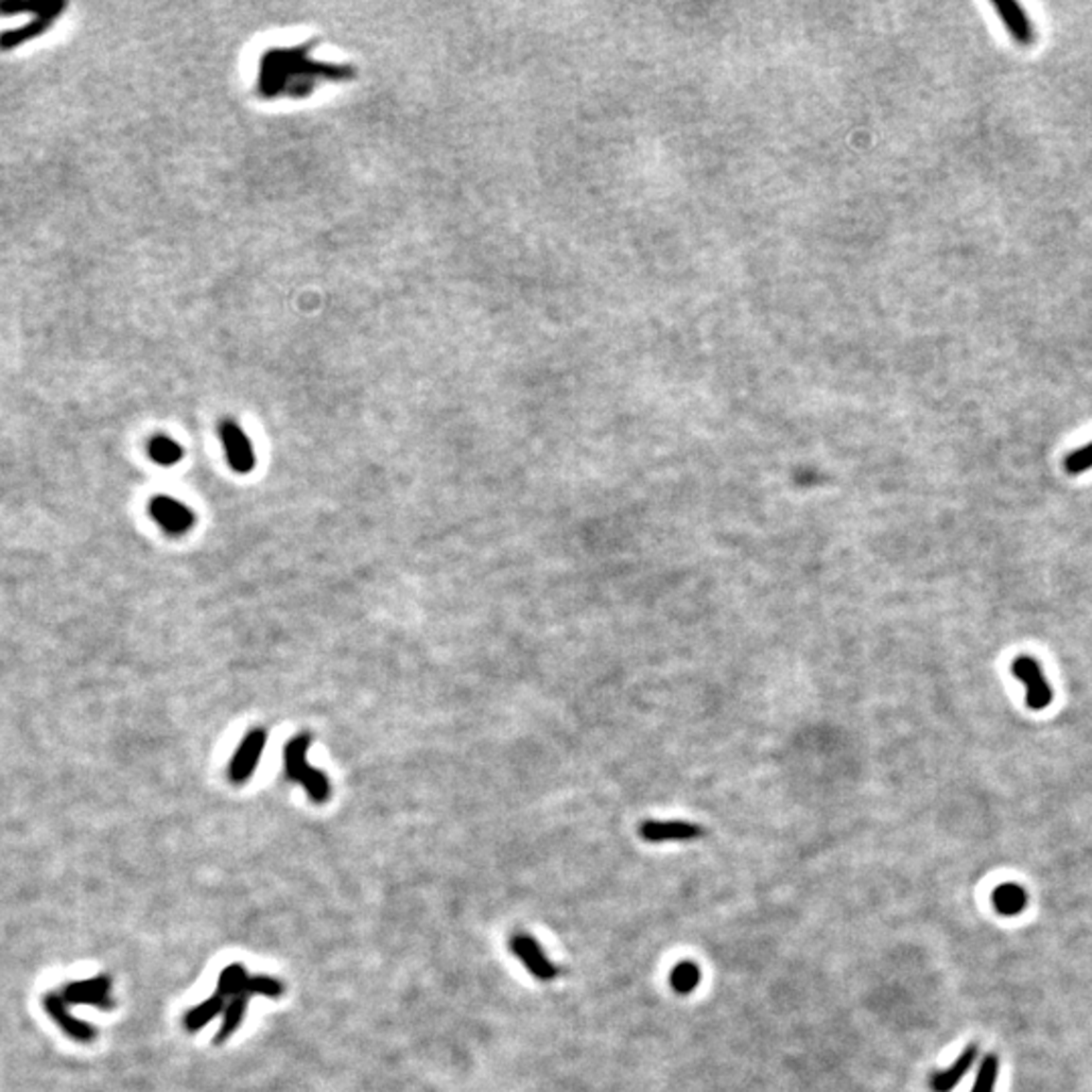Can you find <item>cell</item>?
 Listing matches in <instances>:
<instances>
[{
  "instance_id": "cell-1",
  "label": "cell",
  "mask_w": 1092,
  "mask_h": 1092,
  "mask_svg": "<svg viewBox=\"0 0 1092 1092\" xmlns=\"http://www.w3.org/2000/svg\"><path fill=\"white\" fill-rule=\"evenodd\" d=\"M355 76L353 67L314 61L310 57V47H289V49H269L261 57L259 63V92L273 99L280 94L298 95V78L302 97L312 94L320 79L344 81Z\"/></svg>"
},
{
  "instance_id": "cell-2",
  "label": "cell",
  "mask_w": 1092,
  "mask_h": 1092,
  "mask_svg": "<svg viewBox=\"0 0 1092 1092\" xmlns=\"http://www.w3.org/2000/svg\"><path fill=\"white\" fill-rule=\"evenodd\" d=\"M312 745L310 735H298L291 738L284 751V765L286 775L289 781L300 783L302 788L308 791L310 799L316 804H324L330 799V781L324 771L314 769L308 763V749Z\"/></svg>"
},
{
  "instance_id": "cell-3",
  "label": "cell",
  "mask_w": 1092,
  "mask_h": 1092,
  "mask_svg": "<svg viewBox=\"0 0 1092 1092\" xmlns=\"http://www.w3.org/2000/svg\"><path fill=\"white\" fill-rule=\"evenodd\" d=\"M1012 674L1024 684L1026 706L1033 712L1046 710L1054 701V692L1040 662L1031 655H1017L1012 662Z\"/></svg>"
},
{
  "instance_id": "cell-4",
  "label": "cell",
  "mask_w": 1092,
  "mask_h": 1092,
  "mask_svg": "<svg viewBox=\"0 0 1092 1092\" xmlns=\"http://www.w3.org/2000/svg\"><path fill=\"white\" fill-rule=\"evenodd\" d=\"M227 461L237 474H250L255 468V449L250 437L233 419H223L218 425Z\"/></svg>"
},
{
  "instance_id": "cell-5",
  "label": "cell",
  "mask_w": 1092,
  "mask_h": 1092,
  "mask_svg": "<svg viewBox=\"0 0 1092 1092\" xmlns=\"http://www.w3.org/2000/svg\"><path fill=\"white\" fill-rule=\"evenodd\" d=\"M510 949L538 981H552L559 978V967L545 955L543 946L536 943L534 937L527 933H516L510 939Z\"/></svg>"
},
{
  "instance_id": "cell-6",
  "label": "cell",
  "mask_w": 1092,
  "mask_h": 1092,
  "mask_svg": "<svg viewBox=\"0 0 1092 1092\" xmlns=\"http://www.w3.org/2000/svg\"><path fill=\"white\" fill-rule=\"evenodd\" d=\"M266 745H268V733L264 728H253L251 733L245 735L229 765V777L233 783H245L253 775Z\"/></svg>"
},
{
  "instance_id": "cell-7",
  "label": "cell",
  "mask_w": 1092,
  "mask_h": 1092,
  "mask_svg": "<svg viewBox=\"0 0 1092 1092\" xmlns=\"http://www.w3.org/2000/svg\"><path fill=\"white\" fill-rule=\"evenodd\" d=\"M65 10L63 3H57V5H47L37 10V17L33 21H28L26 25L19 26V28H10V31L0 33V49L9 51L23 45V43L33 41L41 35H45L47 28H51L57 21H60L61 12Z\"/></svg>"
},
{
  "instance_id": "cell-8",
  "label": "cell",
  "mask_w": 1092,
  "mask_h": 1092,
  "mask_svg": "<svg viewBox=\"0 0 1092 1092\" xmlns=\"http://www.w3.org/2000/svg\"><path fill=\"white\" fill-rule=\"evenodd\" d=\"M150 516L160 529L168 534H184L193 529V510L170 496H156L150 500Z\"/></svg>"
},
{
  "instance_id": "cell-9",
  "label": "cell",
  "mask_w": 1092,
  "mask_h": 1092,
  "mask_svg": "<svg viewBox=\"0 0 1092 1092\" xmlns=\"http://www.w3.org/2000/svg\"><path fill=\"white\" fill-rule=\"evenodd\" d=\"M639 836H642V840H646L650 843L692 841V840L706 836V829L702 825L692 823V822L648 820L639 825Z\"/></svg>"
},
{
  "instance_id": "cell-10",
  "label": "cell",
  "mask_w": 1092,
  "mask_h": 1092,
  "mask_svg": "<svg viewBox=\"0 0 1092 1092\" xmlns=\"http://www.w3.org/2000/svg\"><path fill=\"white\" fill-rule=\"evenodd\" d=\"M994 9L997 10L1003 26L1008 28V33L1012 35V39L1017 43V45L1030 47L1033 39H1036V33H1033V25L1026 14V10L1017 3H1014V0H1006V3H994Z\"/></svg>"
},
{
  "instance_id": "cell-11",
  "label": "cell",
  "mask_w": 1092,
  "mask_h": 1092,
  "mask_svg": "<svg viewBox=\"0 0 1092 1092\" xmlns=\"http://www.w3.org/2000/svg\"><path fill=\"white\" fill-rule=\"evenodd\" d=\"M975 1058H978V1048L975 1046L965 1048V1050L961 1052V1056L953 1062L949 1068L937 1070L933 1076H930L928 1079L930 1090L933 1092H951L961 1083V1079H963V1076L969 1072Z\"/></svg>"
},
{
  "instance_id": "cell-12",
  "label": "cell",
  "mask_w": 1092,
  "mask_h": 1092,
  "mask_svg": "<svg viewBox=\"0 0 1092 1092\" xmlns=\"http://www.w3.org/2000/svg\"><path fill=\"white\" fill-rule=\"evenodd\" d=\"M994 909L1003 916H1015L1028 905V893L1019 884L1006 882L999 884L992 894Z\"/></svg>"
},
{
  "instance_id": "cell-13",
  "label": "cell",
  "mask_w": 1092,
  "mask_h": 1092,
  "mask_svg": "<svg viewBox=\"0 0 1092 1092\" xmlns=\"http://www.w3.org/2000/svg\"><path fill=\"white\" fill-rule=\"evenodd\" d=\"M227 1008V999L218 994H213L209 999H205L199 1006H195L191 1012H186L184 1015V1028L188 1031H199L202 1026H207L211 1019H215L218 1014L225 1012Z\"/></svg>"
},
{
  "instance_id": "cell-14",
  "label": "cell",
  "mask_w": 1092,
  "mask_h": 1092,
  "mask_svg": "<svg viewBox=\"0 0 1092 1092\" xmlns=\"http://www.w3.org/2000/svg\"><path fill=\"white\" fill-rule=\"evenodd\" d=\"M148 454H150L152 461H156L158 465H174L182 459L184 451H182L181 443L174 442L172 437L156 435L148 443Z\"/></svg>"
},
{
  "instance_id": "cell-15",
  "label": "cell",
  "mask_w": 1092,
  "mask_h": 1092,
  "mask_svg": "<svg viewBox=\"0 0 1092 1092\" xmlns=\"http://www.w3.org/2000/svg\"><path fill=\"white\" fill-rule=\"evenodd\" d=\"M250 979V975H247V969L239 963H233L229 967L223 969L221 978L217 981V992L218 996H223L225 999H233L235 996L243 994V987Z\"/></svg>"
},
{
  "instance_id": "cell-16",
  "label": "cell",
  "mask_w": 1092,
  "mask_h": 1092,
  "mask_svg": "<svg viewBox=\"0 0 1092 1092\" xmlns=\"http://www.w3.org/2000/svg\"><path fill=\"white\" fill-rule=\"evenodd\" d=\"M701 983V969H698L696 963L692 961H682L678 963L672 973H669V985L676 994L680 996H688L692 994L694 989Z\"/></svg>"
},
{
  "instance_id": "cell-17",
  "label": "cell",
  "mask_w": 1092,
  "mask_h": 1092,
  "mask_svg": "<svg viewBox=\"0 0 1092 1092\" xmlns=\"http://www.w3.org/2000/svg\"><path fill=\"white\" fill-rule=\"evenodd\" d=\"M247 1001H250V996L241 994V996H235V997H233V999L227 1003V1008H225V1012H223V1014H225V1019H223L221 1028H218V1033H217V1038H215L217 1044H223V1042L231 1036V1033L241 1026V1019H243V1015H245V1010H247Z\"/></svg>"
},
{
  "instance_id": "cell-18",
  "label": "cell",
  "mask_w": 1092,
  "mask_h": 1092,
  "mask_svg": "<svg viewBox=\"0 0 1092 1092\" xmlns=\"http://www.w3.org/2000/svg\"><path fill=\"white\" fill-rule=\"evenodd\" d=\"M997 1074H999V1058H997V1054H987V1056L981 1060L978 1079H975V1084H973L971 1092H994L996 1083H997Z\"/></svg>"
},
{
  "instance_id": "cell-19",
  "label": "cell",
  "mask_w": 1092,
  "mask_h": 1092,
  "mask_svg": "<svg viewBox=\"0 0 1092 1092\" xmlns=\"http://www.w3.org/2000/svg\"><path fill=\"white\" fill-rule=\"evenodd\" d=\"M243 994L245 996H266V997H280L284 994V985L273 979L268 978V975H255V978H250L243 987Z\"/></svg>"
},
{
  "instance_id": "cell-20",
  "label": "cell",
  "mask_w": 1092,
  "mask_h": 1092,
  "mask_svg": "<svg viewBox=\"0 0 1092 1092\" xmlns=\"http://www.w3.org/2000/svg\"><path fill=\"white\" fill-rule=\"evenodd\" d=\"M1062 465H1065L1066 474H1070V476H1079V474H1084L1086 470H1090L1092 468V442L1079 447V449L1070 451V454L1065 458V461H1062Z\"/></svg>"
}]
</instances>
